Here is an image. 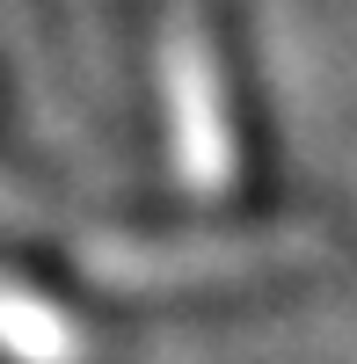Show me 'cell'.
I'll use <instances>...</instances> for the list:
<instances>
[{
    "label": "cell",
    "mask_w": 357,
    "mask_h": 364,
    "mask_svg": "<svg viewBox=\"0 0 357 364\" xmlns=\"http://www.w3.org/2000/svg\"><path fill=\"white\" fill-rule=\"evenodd\" d=\"M0 357L8 364H80V336L58 321V306H44L37 291L0 277Z\"/></svg>",
    "instance_id": "1"
}]
</instances>
